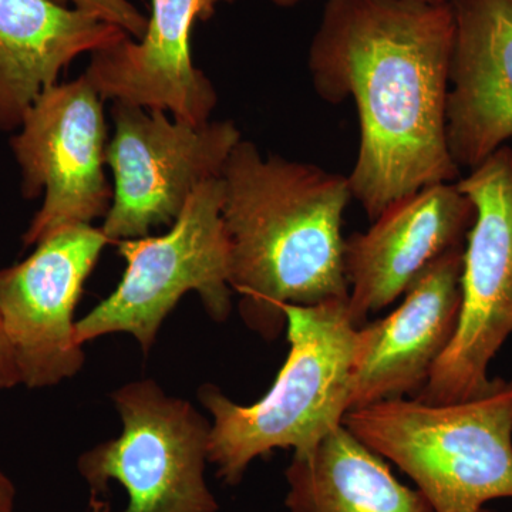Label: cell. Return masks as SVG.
<instances>
[{
	"label": "cell",
	"instance_id": "cell-7",
	"mask_svg": "<svg viewBox=\"0 0 512 512\" xmlns=\"http://www.w3.org/2000/svg\"><path fill=\"white\" fill-rule=\"evenodd\" d=\"M473 202L456 333L414 399L466 402L490 389L488 366L512 335V148L501 147L456 181Z\"/></svg>",
	"mask_w": 512,
	"mask_h": 512
},
{
	"label": "cell",
	"instance_id": "cell-18",
	"mask_svg": "<svg viewBox=\"0 0 512 512\" xmlns=\"http://www.w3.org/2000/svg\"><path fill=\"white\" fill-rule=\"evenodd\" d=\"M20 384L18 367H16L15 356L5 329H3L2 320H0V390H9Z\"/></svg>",
	"mask_w": 512,
	"mask_h": 512
},
{
	"label": "cell",
	"instance_id": "cell-14",
	"mask_svg": "<svg viewBox=\"0 0 512 512\" xmlns=\"http://www.w3.org/2000/svg\"><path fill=\"white\" fill-rule=\"evenodd\" d=\"M450 2L447 141L457 167L471 170L512 138V0Z\"/></svg>",
	"mask_w": 512,
	"mask_h": 512
},
{
	"label": "cell",
	"instance_id": "cell-21",
	"mask_svg": "<svg viewBox=\"0 0 512 512\" xmlns=\"http://www.w3.org/2000/svg\"><path fill=\"white\" fill-rule=\"evenodd\" d=\"M272 3H275L276 6H281V8H291V6L298 5L302 0H271Z\"/></svg>",
	"mask_w": 512,
	"mask_h": 512
},
{
	"label": "cell",
	"instance_id": "cell-6",
	"mask_svg": "<svg viewBox=\"0 0 512 512\" xmlns=\"http://www.w3.org/2000/svg\"><path fill=\"white\" fill-rule=\"evenodd\" d=\"M123 430L77 458L92 494L111 481L127 491L120 512H218L205 478L211 423L190 402L168 396L153 379L136 380L111 394Z\"/></svg>",
	"mask_w": 512,
	"mask_h": 512
},
{
	"label": "cell",
	"instance_id": "cell-1",
	"mask_svg": "<svg viewBox=\"0 0 512 512\" xmlns=\"http://www.w3.org/2000/svg\"><path fill=\"white\" fill-rule=\"evenodd\" d=\"M450 0H328L309 49L316 93L353 99L360 143L348 180L375 221L421 188L456 183L447 141Z\"/></svg>",
	"mask_w": 512,
	"mask_h": 512
},
{
	"label": "cell",
	"instance_id": "cell-13",
	"mask_svg": "<svg viewBox=\"0 0 512 512\" xmlns=\"http://www.w3.org/2000/svg\"><path fill=\"white\" fill-rule=\"evenodd\" d=\"M234 0H153L146 35L128 36L93 53L86 76L104 100L164 110L174 119L210 120L217 92L191 57L195 22L211 19L221 3Z\"/></svg>",
	"mask_w": 512,
	"mask_h": 512
},
{
	"label": "cell",
	"instance_id": "cell-5",
	"mask_svg": "<svg viewBox=\"0 0 512 512\" xmlns=\"http://www.w3.org/2000/svg\"><path fill=\"white\" fill-rule=\"evenodd\" d=\"M222 204L224 183L214 178L191 195L167 234L120 241L126 272L109 298L77 320V343L128 333L147 355L165 318L191 291L200 295L212 319L225 322L232 289Z\"/></svg>",
	"mask_w": 512,
	"mask_h": 512
},
{
	"label": "cell",
	"instance_id": "cell-20",
	"mask_svg": "<svg viewBox=\"0 0 512 512\" xmlns=\"http://www.w3.org/2000/svg\"><path fill=\"white\" fill-rule=\"evenodd\" d=\"M89 512H111L110 504L107 501L101 500L100 495L92 494Z\"/></svg>",
	"mask_w": 512,
	"mask_h": 512
},
{
	"label": "cell",
	"instance_id": "cell-15",
	"mask_svg": "<svg viewBox=\"0 0 512 512\" xmlns=\"http://www.w3.org/2000/svg\"><path fill=\"white\" fill-rule=\"evenodd\" d=\"M126 37L99 16L55 0H0V131L18 130L77 57Z\"/></svg>",
	"mask_w": 512,
	"mask_h": 512
},
{
	"label": "cell",
	"instance_id": "cell-17",
	"mask_svg": "<svg viewBox=\"0 0 512 512\" xmlns=\"http://www.w3.org/2000/svg\"><path fill=\"white\" fill-rule=\"evenodd\" d=\"M55 2L62 5L69 3L73 8L93 13L111 25L123 29L128 36L136 40H141L146 35L148 19L128 0H55Z\"/></svg>",
	"mask_w": 512,
	"mask_h": 512
},
{
	"label": "cell",
	"instance_id": "cell-3",
	"mask_svg": "<svg viewBox=\"0 0 512 512\" xmlns=\"http://www.w3.org/2000/svg\"><path fill=\"white\" fill-rule=\"evenodd\" d=\"M349 301L282 306L289 353L275 383L249 406L202 384L198 399L211 414L208 461L238 485L256 460L276 448L309 450L342 426L350 412L357 328Z\"/></svg>",
	"mask_w": 512,
	"mask_h": 512
},
{
	"label": "cell",
	"instance_id": "cell-9",
	"mask_svg": "<svg viewBox=\"0 0 512 512\" xmlns=\"http://www.w3.org/2000/svg\"><path fill=\"white\" fill-rule=\"evenodd\" d=\"M104 101L86 74L56 84L37 97L10 138L23 197L43 195L42 207L23 234L25 247L106 218L113 192L104 173Z\"/></svg>",
	"mask_w": 512,
	"mask_h": 512
},
{
	"label": "cell",
	"instance_id": "cell-8",
	"mask_svg": "<svg viewBox=\"0 0 512 512\" xmlns=\"http://www.w3.org/2000/svg\"><path fill=\"white\" fill-rule=\"evenodd\" d=\"M111 116L106 165L113 171L114 192L101 228L111 242L171 227L202 184L222 177L242 140L232 121L195 124L126 101H113Z\"/></svg>",
	"mask_w": 512,
	"mask_h": 512
},
{
	"label": "cell",
	"instance_id": "cell-19",
	"mask_svg": "<svg viewBox=\"0 0 512 512\" xmlns=\"http://www.w3.org/2000/svg\"><path fill=\"white\" fill-rule=\"evenodd\" d=\"M16 488L0 468V512H15Z\"/></svg>",
	"mask_w": 512,
	"mask_h": 512
},
{
	"label": "cell",
	"instance_id": "cell-11",
	"mask_svg": "<svg viewBox=\"0 0 512 512\" xmlns=\"http://www.w3.org/2000/svg\"><path fill=\"white\" fill-rule=\"evenodd\" d=\"M476 210L456 183L394 201L363 234L345 239L349 315L357 329L403 296L434 261L463 247Z\"/></svg>",
	"mask_w": 512,
	"mask_h": 512
},
{
	"label": "cell",
	"instance_id": "cell-16",
	"mask_svg": "<svg viewBox=\"0 0 512 512\" xmlns=\"http://www.w3.org/2000/svg\"><path fill=\"white\" fill-rule=\"evenodd\" d=\"M285 477L288 512H434L343 424L309 450L295 451Z\"/></svg>",
	"mask_w": 512,
	"mask_h": 512
},
{
	"label": "cell",
	"instance_id": "cell-10",
	"mask_svg": "<svg viewBox=\"0 0 512 512\" xmlns=\"http://www.w3.org/2000/svg\"><path fill=\"white\" fill-rule=\"evenodd\" d=\"M110 242L101 229L77 225L39 242L25 261L0 271V320L20 384L28 389L57 386L82 370L74 309Z\"/></svg>",
	"mask_w": 512,
	"mask_h": 512
},
{
	"label": "cell",
	"instance_id": "cell-2",
	"mask_svg": "<svg viewBox=\"0 0 512 512\" xmlns=\"http://www.w3.org/2000/svg\"><path fill=\"white\" fill-rule=\"evenodd\" d=\"M222 183L229 286L249 329L275 340L286 330L282 306L349 301L342 237L352 198L348 177L262 156L254 143L241 140Z\"/></svg>",
	"mask_w": 512,
	"mask_h": 512
},
{
	"label": "cell",
	"instance_id": "cell-12",
	"mask_svg": "<svg viewBox=\"0 0 512 512\" xmlns=\"http://www.w3.org/2000/svg\"><path fill=\"white\" fill-rule=\"evenodd\" d=\"M463 247L451 249L416 279L402 305L357 329L350 412L416 397L456 333Z\"/></svg>",
	"mask_w": 512,
	"mask_h": 512
},
{
	"label": "cell",
	"instance_id": "cell-4",
	"mask_svg": "<svg viewBox=\"0 0 512 512\" xmlns=\"http://www.w3.org/2000/svg\"><path fill=\"white\" fill-rule=\"evenodd\" d=\"M343 426L412 478L434 512H488L512 500V380L466 402L397 399L352 410Z\"/></svg>",
	"mask_w": 512,
	"mask_h": 512
}]
</instances>
